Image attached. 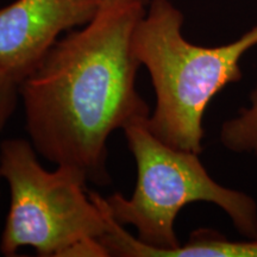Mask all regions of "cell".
<instances>
[{"mask_svg": "<svg viewBox=\"0 0 257 257\" xmlns=\"http://www.w3.org/2000/svg\"><path fill=\"white\" fill-rule=\"evenodd\" d=\"M146 14L138 0H104L89 23L55 43L19 85L35 150L56 166L78 168L96 185L106 170L110 135L149 118L136 89L134 30Z\"/></svg>", "mask_w": 257, "mask_h": 257, "instance_id": "obj_1", "label": "cell"}, {"mask_svg": "<svg viewBox=\"0 0 257 257\" xmlns=\"http://www.w3.org/2000/svg\"><path fill=\"white\" fill-rule=\"evenodd\" d=\"M147 119L123 130L137 166L130 199L120 193L89 195L101 208L106 232L100 242L108 256L155 257L180 245L175 219L187 205L204 201L220 207L245 238H257V202L246 193L224 187L208 174L199 154L176 149L159 140Z\"/></svg>", "mask_w": 257, "mask_h": 257, "instance_id": "obj_2", "label": "cell"}, {"mask_svg": "<svg viewBox=\"0 0 257 257\" xmlns=\"http://www.w3.org/2000/svg\"><path fill=\"white\" fill-rule=\"evenodd\" d=\"M184 15L169 0H150L133 35V50L148 69L156 105L147 125L176 149L200 154L202 118L212 99L243 78L240 60L257 46V24L219 47L195 46L182 35Z\"/></svg>", "mask_w": 257, "mask_h": 257, "instance_id": "obj_3", "label": "cell"}, {"mask_svg": "<svg viewBox=\"0 0 257 257\" xmlns=\"http://www.w3.org/2000/svg\"><path fill=\"white\" fill-rule=\"evenodd\" d=\"M31 142L0 143V176L10 188V210L0 239L4 256L31 246L42 257L108 256L100 238L104 213L89 197L87 176L69 166L48 172Z\"/></svg>", "mask_w": 257, "mask_h": 257, "instance_id": "obj_4", "label": "cell"}, {"mask_svg": "<svg viewBox=\"0 0 257 257\" xmlns=\"http://www.w3.org/2000/svg\"><path fill=\"white\" fill-rule=\"evenodd\" d=\"M104 0H16L0 9V72L19 85L61 34L95 17Z\"/></svg>", "mask_w": 257, "mask_h": 257, "instance_id": "obj_5", "label": "cell"}, {"mask_svg": "<svg viewBox=\"0 0 257 257\" xmlns=\"http://www.w3.org/2000/svg\"><path fill=\"white\" fill-rule=\"evenodd\" d=\"M156 257H257V238L230 240L211 229H199L178 248L160 251Z\"/></svg>", "mask_w": 257, "mask_h": 257, "instance_id": "obj_6", "label": "cell"}, {"mask_svg": "<svg viewBox=\"0 0 257 257\" xmlns=\"http://www.w3.org/2000/svg\"><path fill=\"white\" fill-rule=\"evenodd\" d=\"M250 105L225 120L219 138L225 149L236 154H251L257 159V87L250 93Z\"/></svg>", "mask_w": 257, "mask_h": 257, "instance_id": "obj_7", "label": "cell"}, {"mask_svg": "<svg viewBox=\"0 0 257 257\" xmlns=\"http://www.w3.org/2000/svg\"><path fill=\"white\" fill-rule=\"evenodd\" d=\"M19 100V83L0 72V131L12 117Z\"/></svg>", "mask_w": 257, "mask_h": 257, "instance_id": "obj_8", "label": "cell"}, {"mask_svg": "<svg viewBox=\"0 0 257 257\" xmlns=\"http://www.w3.org/2000/svg\"><path fill=\"white\" fill-rule=\"evenodd\" d=\"M138 2H141V3H143L144 5H148L150 3V0H138Z\"/></svg>", "mask_w": 257, "mask_h": 257, "instance_id": "obj_9", "label": "cell"}, {"mask_svg": "<svg viewBox=\"0 0 257 257\" xmlns=\"http://www.w3.org/2000/svg\"><path fill=\"white\" fill-rule=\"evenodd\" d=\"M0 179H2V176H0Z\"/></svg>", "mask_w": 257, "mask_h": 257, "instance_id": "obj_10", "label": "cell"}]
</instances>
